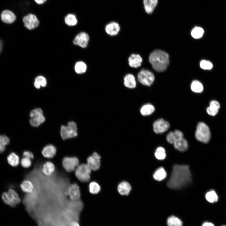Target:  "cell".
Masks as SVG:
<instances>
[{
	"instance_id": "6da1fadb",
	"label": "cell",
	"mask_w": 226,
	"mask_h": 226,
	"mask_svg": "<svg viewBox=\"0 0 226 226\" xmlns=\"http://www.w3.org/2000/svg\"><path fill=\"white\" fill-rule=\"evenodd\" d=\"M191 175L189 166L186 165H174L167 186L173 189H180L190 183Z\"/></svg>"
},
{
	"instance_id": "7a4b0ae2",
	"label": "cell",
	"mask_w": 226,
	"mask_h": 226,
	"mask_svg": "<svg viewBox=\"0 0 226 226\" xmlns=\"http://www.w3.org/2000/svg\"><path fill=\"white\" fill-rule=\"evenodd\" d=\"M149 61L155 71L163 72L166 70L169 64V55L163 51L156 49L150 53Z\"/></svg>"
},
{
	"instance_id": "3957f363",
	"label": "cell",
	"mask_w": 226,
	"mask_h": 226,
	"mask_svg": "<svg viewBox=\"0 0 226 226\" xmlns=\"http://www.w3.org/2000/svg\"><path fill=\"white\" fill-rule=\"evenodd\" d=\"M211 133L207 126L203 122L198 123L195 132V137L198 141L207 143L210 138Z\"/></svg>"
},
{
	"instance_id": "277c9868",
	"label": "cell",
	"mask_w": 226,
	"mask_h": 226,
	"mask_svg": "<svg viewBox=\"0 0 226 226\" xmlns=\"http://www.w3.org/2000/svg\"><path fill=\"white\" fill-rule=\"evenodd\" d=\"M60 134L64 140L76 137L78 135L76 123L71 121L68 122L67 126H62L61 127Z\"/></svg>"
},
{
	"instance_id": "5b68a950",
	"label": "cell",
	"mask_w": 226,
	"mask_h": 226,
	"mask_svg": "<svg viewBox=\"0 0 226 226\" xmlns=\"http://www.w3.org/2000/svg\"><path fill=\"white\" fill-rule=\"evenodd\" d=\"M91 170L87 164H79L75 170V174L77 178L82 182H88L90 179Z\"/></svg>"
},
{
	"instance_id": "8992f818",
	"label": "cell",
	"mask_w": 226,
	"mask_h": 226,
	"mask_svg": "<svg viewBox=\"0 0 226 226\" xmlns=\"http://www.w3.org/2000/svg\"><path fill=\"white\" fill-rule=\"evenodd\" d=\"M2 198L5 204L11 207H15L20 202L18 194L12 189H9L7 192L3 193Z\"/></svg>"
},
{
	"instance_id": "52a82bcc",
	"label": "cell",
	"mask_w": 226,
	"mask_h": 226,
	"mask_svg": "<svg viewBox=\"0 0 226 226\" xmlns=\"http://www.w3.org/2000/svg\"><path fill=\"white\" fill-rule=\"evenodd\" d=\"M30 123L31 126L37 127L43 123L45 120L42 110L37 108L32 110L30 113Z\"/></svg>"
},
{
	"instance_id": "ba28073f",
	"label": "cell",
	"mask_w": 226,
	"mask_h": 226,
	"mask_svg": "<svg viewBox=\"0 0 226 226\" xmlns=\"http://www.w3.org/2000/svg\"><path fill=\"white\" fill-rule=\"evenodd\" d=\"M137 79L139 82L143 85L147 86L151 85L154 80L153 73L150 71L142 69L138 73Z\"/></svg>"
},
{
	"instance_id": "9c48e42d",
	"label": "cell",
	"mask_w": 226,
	"mask_h": 226,
	"mask_svg": "<svg viewBox=\"0 0 226 226\" xmlns=\"http://www.w3.org/2000/svg\"><path fill=\"white\" fill-rule=\"evenodd\" d=\"M62 166L64 170L68 172H71L75 170L79 164L78 159L75 157H66L62 161Z\"/></svg>"
},
{
	"instance_id": "30bf717a",
	"label": "cell",
	"mask_w": 226,
	"mask_h": 226,
	"mask_svg": "<svg viewBox=\"0 0 226 226\" xmlns=\"http://www.w3.org/2000/svg\"><path fill=\"white\" fill-rule=\"evenodd\" d=\"M23 21L24 27L29 30L35 28L39 24L37 17L32 13H29L24 17Z\"/></svg>"
},
{
	"instance_id": "8fae6325",
	"label": "cell",
	"mask_w": 226,
	"mask_h": 226,
	"mask_svg": "<svg viewBox=\"0 0 226 226\" xmlns=\"http://www.w3.org/2000/svg\"><path fill=\"white\" fill-rule=\"evenodd\" d=\"M65 193L73 201L78 200L81 196L79 187L76 183L69 185L66 189Z\"/></svg>"
},
{
	"instance_id": "7c38bea8",
	"label": "cell",
	"mask_w": 226,
	"mask_h": 226,
	"mask_svg": "<svg viewBox=\"0 0 226 226\" xmlns=\"http://www.w3.org/2000/svg\"><path fill=\"white\" fill-rule=\"evenodd\" d=\"M100 156L97 153L94 152L87 159V164L92 170L96 171L98 170L100 166Z\"/></svg>"
},
{
	"instance_id": "4fadbf2b",
	"label": "cell",
	"mask_w": 226,
	"mask_h": 226,
	"mask_svg": "<svg viewBox=\"0 0 226 226\" xmlns=\"http://www.w3.org/2000/svg\"><path fill=\"white\" fill-rule=\"evenodd\" d=\"M89 40V35L85 32H82L78 34L74 39L73 43L80 47L85 48L88 45Z\"/></svg>"
},
{
	"instance_id": "5bb4252c",
	"label": "cell",
	"mask_w": 226,
	"mask_h": 226,
	"mask_svg": "<svg viewBox=\"0 0 226 226\" xmlns=\"http://www.w3.org/2000/svg\"><path fill=\"white\" fill-rule=\"evenodd\" d=\"M153 126V131L155 133L161 134L167 131L169 128L170 125L168 121L162 118H160L154 122Z\"/></svg>"
},
{
	"instance_id": "9a60e30c",
	"label": "cell",
	"mask_w": 226,
	"mask_h": 226,
	"mask_svg": "<svg viewBox=\"0 0 226 226\" xmlns=\"http://www.w3.org/2000/svg\"><path fill=\"white\" fill-rule=\"evenodd\" d=\"M106 33L111 36L117 35L120 31L121 27L119 24L116 21L110 22L105 27Z\"/></svg>"
},
{
	"instance_id": "2e32d148",
	"label": "cell",
	"mask_w": 226,
	"mask_h": 226,
	"mask_svg": "<svg viewBox=\"0 0 226 226\" xmlns=\"http://www.w3.org/2000/svg\"><path fill=\"white\" fill-rule=\"evenodd\" d=\"M1 19L4 23L7 24H11L13 23L16 19L14 13L12 11L6 9L3 10L1 14Z\"/></svg>"
},
{
	"instance_id": "e0dca14e",
	"label": "cell",
	"mask_w": 226,
	"mask_h": 226,
	"mask_svg": "<svg viewBox=\"0 0 226 226\" xmlns=\"http://www.w3.org/2000/svg\"><path fill=\"white\" fill-rule=\"evenodd\" d=\"M142 61V57L138 54H132L128 58V64L132 68H137L140 67Z\"/></svg>"
},
{
	"instance_id": "ac0fdd59",
	"label": "cell",
	"mask_w": 226,
	"mask_h": 226,
	"mask_svg": "<svg viewBox=\"0 0 226 226\" xmlns=\"http://www.w3.org/2000/svg\"><path fill=\"white\" fill-rule=\"evenodd\" d=\"M158 3V0H143V8L145 12L148 14L152 13Z\"/></svg>"
},
{
	"instance_id": "d6986e66",
	"label": "cell",
	"mask_w": 226,
	"mask_h": 226,
	"mask_svg": "<svg viewBox=\"0 0 226 226\" xmlns=\"http://www.w3.org/2000/svg\"><path fill=\"white\" fill-rule=\"evenodd\" d=\"M56 151V148L54 145L49 144L43 148L41 153L45 158L51 159L55 155Z\"/></svg>"
},
{
	"instance_id": "ffe728a7",
	"label": "cell",
	"mask_w": 226,
	"mask_h": 226,
	"mask_svg": "<svg viewBox=\"0 0 226 226\" xmlns=\"http://www.w3.org/2000/svg\"><path fill=\"white\" fill-rule=\"evenodd\" d=\"M124 84L125 86L129 89H133L136 87V82L135 78L132 74H126L124 78Z\"/></svg>"
},
{
	"instance_id": "44dd1931",
	"label": "cell",
	"mask_w": 226,
	"mask_h": 226,
	"mask_svg": "<svg viewBox=\"0 0 226 226\" xmlns=\"http://www.w3.org/2000/svg\"><path fill=\"white\" fill-rule=\"evenodd\" d=\"M132 188L130 185L127 182L123 181L118 186L119 193L122 195H127L129 193Z\"/></svg>"
},
{
	"instance_id": "7402d4cb",
	"label": "cell",
	"mask_w": 226,
	"mask_h": 226,
	"mask_svg": "<svg viewBox=\"0 0 226 226\" xmlns=\"http://www.w3.org/2000/svg\"><path fill=\"white\" fill-rule=\"evenodd\" d=\"M55 166L53 163L47 161L43 165L42 168L43 173L46 176L51 175L55 171Z\"/></svg>"
},
{
	"instance_id": "603a6c76",
	"label": "cell",
	"mask_w": 226,
	"mask_h": 226,
	"mask_svg": "<svg viewBox=\"0 0 226 226\" xmlns=\"http://www.w3.org/2000/svg\"><path fill=\"white\" fill-rule=\"evenodd\" d=\"M220 105L216 100H212L210 103V106L207 109V113L212 116H215L218 113Z\"/></svg>"
},
{
	"instance_id": "cb8c5ba5",
	"label": "cell",
	"mask_w": 226,
	"mask_h": 226,
	"mask_svg": "<svg viewBox=\"0 0 226 226\" xmlns=\"http://www.w3.org/2000/svg\"><path fill=\"white\" fill-rule=\"evenodd\" d=\"M174 145L176 149L181 152L186 151L188 148V143L184 138L176 141Z\"/></svg>"
},
{
	"instance_id": "d4e9b609",
	"label": "cell",
	"mask_w": 226,
	"mask_h": 226,
	"mask_svg": "<svg viewBox=\"0 0 226 226\" xmlns=\"http://www.w3.org/2000/svg\"><path fill=\"white\" fill-rule=\"evenodd\" d=\"M20 186L22 191L27 193H31L34 189L33 183L29 180H24L20 184Z\"/></svg>"
},
{
	"instance_id": "484cf974",
	"label": "cell",
	"mask_w": 226,
	"mask_h": 226,
	"mask_svg": "<svg viewBox=\"0 0 226 226\" xmlns=\"http://www.w3.org/2000/svg\"><path fill=\"white\" fill-rule=\"evenodd\" d=\"M7 159L8 164L12 166H17L19 164V157L14 152L10 153L8 156Z\"/></svg>"
},
{
	"instance_id": "4316f807",
	"label": "cell",
	"mask_w": 226,
	"mask_h": 226,
	"mask_svg": "<svg viewBox=\"0 0 226 226\" xmlns=\"http://www.w3.org/2000/svg\"><path fill=\"white\" fill-rule=\"evenodd\" d=\"M166 172L163 167L158 168L154 172L153 177L155 180L160 181L164 179L166 176Z\"/></svg>"
},
{
	"instance_id": "83f0119b",
	"label": "cell",
	"mask_w": 226,
	"mask_h": 226,
	"mask_svg": "<svg viewBox=\"0 0 226 226\" xmlns=\"http://www.w3.org/2000/svg\"><path fill=\"white\" fill-rule=\"evenodd\" d=\"M154 110L155 108L153 105L150 104H147L142 107L140 111L143 116H146L150 115Z\"/></svg>"
},
{
	"instance_id": "f1b7e54d",
	"label": "cell",
	"mask_w": 226,
	"mask_h": 226,
	"mask_svg": "<svg viewBox=\"0 0 226 226\" xmlns=\"http://www.w3.org/2000/svg\"><path fill=\"white\" fill-rule=\"evenodd\" d=\"M65 24L69 26H74L78 23V19L76 15L73 14L69 13L64 18Z\"/></svg>"
},
{
	"instance_id": "f546056e",
	"label": "cell",
	"mask_w": 226,
	"mask_h": 226,
	"mask_svg": "<svg viewBox=\"0 0 226 226\" xmlns=\"http://www.w3.org/2000/svg\"><path fill=\"white\" fill-rule=\"evenodd\" d=\"M87 69L86 64L83 61L77 62L74 66V70L76 73L82 74L85 73Z\"/></svg>"
},
{
	"instance_id": "4dcf8cb0",
	"label": "cell",
	"mask_w": 226,
	"mask_h": 226,
	"mask_svg": "<svg viewBox=\"0 0 226 226\" xmlns=\"http://www.w3.org/2000/svg\"><path fill=\"white\" fill-rule=\"evenodd\" d=\"M167 223L168 226H182L183 225L181 220L178 218L173 215L168 218Z\"/></svg>"
},
{
	"instance_id": "1f68e13d",
	"label": "cell",
	"mask_w": 226,
	"mask_h": 226,
	"mask_svg": "<svg viewBox=\"0 0 226 226\" xmlns=\"http://www.w3.org/2000/svg\"><path fill=\"white\" fill-rule=\"evenodd\" d=\"M10 141L9 138L6 135H0V153L5 151L6 146L9 143Z\"/></svg>"
},
{
	"instance_id": "d6a6232c",
	"label": "cell",
	"mask_w": 226,
	"mask_h": 226,
	"mask_svg": "<svg viewBox=\"0 0 226 226\" xmlns=\"http://www.w3.org/2000/svg\"><path fill=\"white\" fill-rule=\"evenodd\" d=\"M46 84V80L43 76H39L35 78L34 86L36 88L39 89L41 87H45Z\"/></svg>"
},
{
	"instance_id": "836d02e7",
	"label": "cell",
	"mask_w": 226,
	"mask_h": 226,
	"mask_svg": "<svg viewBox=\"0 0 226 226\" xmlns=\"http://www.w3.org/2000/svg\"><path fill=\"white\" fill-rule=\"evenodd\" d=\"M191 87L192 91L195 93H201L203 89V87L202 83L196 80H194L192 82Z\"/></svg>"
},
{
	"instance_id": "e575fe53",
	"label": "cell",
	"mask_w": 226,
	"mask_h": 226,
	"mask_svg": "<svg viewBox=\"0 0 226 226\" xmlns=\"http://www.w3.org/2000/svg\"><path fill=\"white\" fill-rule=\"evenodd\" d=\"M204 33V30L201 27L196 26L192 30L191 34L192 36L196 39L201 38Z\"/></svg>"
},
{
	"instance_id": "d590c367",
	"label": "cell",
	"mask_w": 226,
	"mask_h": 226,
	"mask_svg": "<svg viewBox=\"0 0 226 226\" xmlns=\"http://www.w3.org/2000/svg\"><path fill=\"white\" fill-rule=\"evenodd\" d=\"M205 197L208 202L212 203L217 202L218 199L217 194L213 191L207 192L205 195Z\"/></svg>"
},
{
	"instance_id": "8d00e7d4",
	"label": "cell",
	"mask_w": 226,
	"mask_h": 226,
	"mask_svg": "<svg viewBox=\"0 0 226 226\" xmlns=\"http://www.w3.org/2000/svg\"><path fill=\"white\" fill-rule=\"evenodd\" d=\"M89 190L91 193L96 194L100 191V187L97 183L93 181L90 182L89 185Z\"/></svg>"
},
{
	"instance_id": "74e56055",
	"label": "cell",
	"mask_w": 226,
	"mask_h": 226,
	"mask_svg": "<svg viewBox=\"0 0 226 226\" xmlns=\"http://www.w3.org/2000/svg\"><path fill=\"white\" fill-rule=\"evenodd\" d=\"M154 154L156 158L159 160H163L166 156L165 150L162 147H159L156 149Z\"/></svg>"
},
{
	"instance_id": "f35d334b",
	"label": "cell",
	"mask_w": 226,
	"mask_h": 226,
	"mask_svg": "<svg viewBox=\"0 0 226 226\" xmlns=\"http://www.w3.org/2000/svg\"><path fill=\"white\" fill-rule=\"evenodd\" d=\"M200 65L201 67L204 70L211 69L213 67V65L211 62L205 60L201 61Z\"/></svg>"
},
{
	"instance_id": "ab89813d",
	"label": "cell",
	"mask_w": 226,
	"mask_h": 226,
	"mask_svg": "<svg viewBox=\"0 0 226 226\" xmlns=\"http://www.w3.org/2000/svg\"><path fill=\"white\" fill-rule=\"evenodd\" d=\"M20 163L23 167L26 168L30 167L32 164L30 159L25 157L21 159Z\"/></svg>"
},
{
	"instance_id": "60d3db41",
	"label": "cell",
	"mask_w": 226,
	"mask_h": 226,
	"mask_svg": "<svg viewBox=\"0 0 226 226\" xmlns=\"http://www.w3.org/2000/svg\"><path fill=\"white\" fill-rule=\"evenodd\" d=\"M166 140L169 143L174 144L176 141V138L174 132H170L167 135Z\"/></svg>"
},
{
	"instance_id": "b9f144b4",
	"label": "cell",
	"mask_w": 226,
	"mask_h": 226,
	"mask_svg": "<svg viewBox=\"0 0 226 226\" xmlns=\"http://www.w3.org/2000/svg\"><path fill=\"white\" fill-rule=\"evenodd\" d=\"M174 132L175 136L176 141L184 138L183 134L182 132L180 131L175 130Z\"/></svg>"
},
{
	"instance_id": "7bdbcfd3",
	"label": "cell",
	"mask_w": 226,
	"mask_h": 226,
	"mask_svg": "<svg viewBox=\"0 0 226 226\" xmlns=\"http://www.w3.org/2000/svg\"><path fill=\"white\" fill-rule=\"evenodd\" d=\"M23 155L25 157L30 159L34 158V155L33 153L29 151H25L23 153Z\"/></svg>"
},
{
	"instance_id": "ee69618b",
	"label": "cell",
	"mask_w": 226,
	"mask_h": 226,
	"mask_svg": "<svg viewBox=\"0 0 226 226\" xmlns=\"http://www.w3.org/2000/svg\"><path fill=\"white\" fill-rule=\"evenodd\" d=\"M202 226H215L214 224L210 222H205L204 223Z\"/></svg>"
},
{
	"instance_id": "f6af8a7d",
	"label": "cell",
	"mask_w": 226,
	"mask_h": 226,
	"mask_svg": "<svg viewBox=\"0 0 226 226\" xmlns=\"http://www.w3.org/2000/svg\"><path fill=\"white\" fill-rule=\"evenodd\" d=\"M35 2L38 4L41 5L43 4L47 0H34Z\"/></svg>"
},
{
	"instance_id": "bcb514c9",
	"label": "cell",
	"mask_w": 226,
	"mask_h": 226,
	"mask_svg": "<svg viewBox=\"0 0 226 226\" xmlns=\"http://www.w3.org/2000/svg\"><path fill=\"white\" fill-rule=\"evenodd\" d=\"M68 226H80V225L78 222L74 221L70 223Z\"/></svg>"
},
{
	"instance_id": "7dc6e473",
	"label": "cell",
	"mask_w": 226,
	"mask_h": 226,
	"mask_svg": "<svg viewBox=\"0 0 226 226\" xmlns=\"http://www.w3.org/2000/svg\"><path fill=\"white\" fill-rule=\"evenodd\" d=\"M3 43L2 40L0 39V53L1 52L3 48Z\"/></svg>"
},
{
	"instance_id": "c3c4849f",
	"label": "cell",
	"mask_w": 226,
	"mask_h": 226,
	"mask_svg": "<svg viewBox=\"0 0 226 226\" xmlns=\"http://www.w3.org/2000/svg\"><path fill=\"white\" fill-rule=\"evenodd\" d=\"M226 226V225H223V226Z\"/></svg>"
}]
</instances>
